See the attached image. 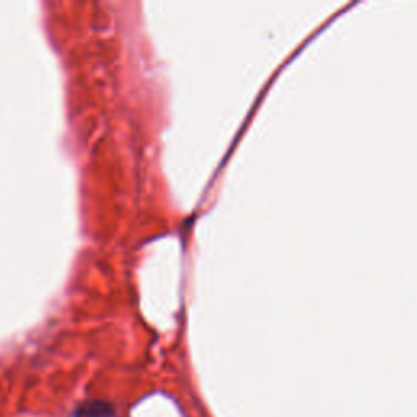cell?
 Returning <instances> with one entry per match:
<instances>
[{"mask_svg": "<svg viewBox=\"0 0 417 417\" xmlns=\"http://www.w3.org/2000/svg\"><path fill=\"white\" fill-rule=\"evenodd\" d=\"M72 417H116V411L105 399H89L75 406Z\"/></svg>", "mask_w": 417, "mask_h": 417, "instance_id": "1", "label": "cell"}]
</instances>
